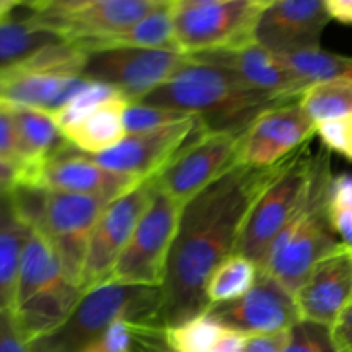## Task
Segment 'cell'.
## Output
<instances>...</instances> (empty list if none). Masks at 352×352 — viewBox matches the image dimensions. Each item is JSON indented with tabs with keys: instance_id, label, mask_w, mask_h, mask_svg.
<instances>
[{
	"instance_id": "cell-6",
	"label": "cell",
	"mask_w": 352,
	"mask_h": 352,
	"mask_svg": "<svg viewBox=\"0 0 352 352\" xmlns=\"http://www.w3.org/2000/svg\"><path fill=\"white\" fill-rule=\"evenodd\" d=\"M162 289L105 284L85 292L64 323L31 344L33 352H78L116 320L158 323Z\"/></svg>"
},
{
	"instance_id": "cell-20",
	"label": "cell",
	"mask_w": 352,
	"mask_h": 352,
	"mask_svg": "<svg viewBox=\"0 0 352 352\" xmlns=\"http://www.w3.org/2000/svg\"><path fill=\"white\" fill-rule=\"evenodd\" d=\"M172 0H116L65 14H34L72 43L98 40L133 26Z\"/></svg>"
},
{
	"instance_id": "cell-12",
	"label": "cell",
	"mask_w": 352,
	"mask_h": 352,
	"mask_svg": "<svg viewBox=\"0 0 352 352\" xmlns=\"http://www.w3.org/2000/svg\"><path fill=\"white\" fill-rule=\"evenodd\" d=\"M157 189L158 175L148 177L107 206L95 226L86 251L79 284L82 294L105 284Z\"/></svg>"
},
{
	"instance_id": "cell-24",
	"label": "cell",
	"mask_w": 352,
	"mask_h": 352,
	"mask_svg": "<svg viewBox=\"0 0 352 352\" xmlns=\"http://www.w3.org/2000/svg\"><path fill=\"white\" fill-rule=\"evenodd\" d=\"M31 227L21 217L12 192L0 196V309L10 311L21 258Z\"/></svg>"
},
{
	"instance_id": "cell-42",
	"label": "cell",
	"mask_w": 352,
	"mask_h": 352,
	"mask_svg": "<svg viewBox=\"0 0 352 352\" xmlns=\"http://www.w3.org/2000/svg\"><path fill=\"white\" fill-rule=\"evenodd\" d=\"M226 2V0H172L174 10H186V9H195V7H205L212 6V3Z\"/></svg>"
},
{
	"instance_id": "cell-13",
	"label": "cell",
	"mask_w": 352,
	"mask_h": 352,
	"mask_svg": "<svg viewBox=\"0 0 352 352\" xmlns=\"http://www.w3.org/2000/svg\"><path fill=\"white\" fill-rule=\"evenodd\" d=\"M140 179L119 174L96 164L91 155L67 146L38 167L19 174V184L55 192L96 196L112 203L136 188Z\"/></svg>"
},
{
	"instance_id": "cell-21",
	"label": "cell",
	"mask_w": 352,
	"mask_h": 352,
	"mask_svg": "<svg viewBox=\"0 0 352 352\" xmlns=\"http://www.w3.org/2000/svg\"><path fill=\"white\" fill-rule=\"evenodd\" d=\"M12 112L19 143V174L38 167L71 146L52 113L21 105H12Z\"/></svg>"
},
{
	"instance_id": "cell-16",
	"label": "cell",
	"mask_w": 352,
	"mask_h": 352,
	"mask_svg": "<svg viewBox=\"0 0 352 352\" xmlns=\"http://www.w3.org/2000/svg\"><path fill=\"white\" fill-rule=\"evenodd\" d=\"M316 124L298 102L261 112L250 124L241 148V164L250 167H272L291 157L313 140Z\"/></svg>"
},
{
	"instance_id": "cell-19",
	"label": "cell",
	"mask_w": 352,
	"mask_h": 352,
	"mask_svg": "<svg viewBox=\"0 0 352 352\" xmlns=\"http://www.w3.org/2000/svg\"><path fill=\"white\" fill-rule=\"evenodd\" d=\"M191 57L229 69L251 88L282 98L299 100L306 89L301 79L284 64V60L261 47L258 41L232 50L205 52Z\"/></svg>"
},
{
	"instance_id": "cell-25",
	"label": "cell",
	"mask_w": 352,
	"mask_h": 352,
	"mask_svg": "<svg viewBox=\"0 0 352 352\" xmlns=\"http://www.w3.org/2000/svg\"><path fill=\"white\" fill-rule=\"evenodd\" d=\"M174 6L165 3L157 10L144 16L133 26L113 33L110 36L98 38V40L79 41L78 45L85 54L93 50H103V48L117 47H136V48H167V50H177L175 41V24H174Z\"/></svg>"
},
{
	"instance_id": "cell-28",
	"label": "cell",
	"mask_w": 352,
	"mask_h": 352,
	"mask_svg": "<svg viewBox=\"0 0 352 352\" xmlns=\"http://www.w3.org/2000/svg\"><path fill=\"white\" fill-rule=\"evenodd\" d=\"M299 105L315 124L352 113V79L315 82L302 91Z\"/></svg>"
},
{
	"instance_id": "cell-26",
	"label": "cell",
	"mask_w": 352,
	"mask_h": 352,
	"mask_svg": "<svg viewBox=\"0 0 352 352\" xmlns=\"http://www.w3.org/2000/svg\"><path fill=\"white\" fill-rule=\"evenodd\" d=\"M165 329L177 352H241L246 337L220 325L206 311L181 325Z\"/></svg>"
},
{
	"instance_id": "cell-3",
	"label": "cell",
	"mask_w": 352,
	"mask_h": 352,
	"mask_svg": "<svg viewBox=\"0 0 352 352\" xmlns=\"http://www.w3.org/2000/svg\"><path fill=\"white\" fill-rule=\"evenodd\" d=\"M332 179L330 151L323 148L316 151L315 175L305 206L274 241L260 268L292 296L318 261L342 248L329 213Z\"/></svg>"
},
{
	"instance_id": "cell-4",
	"label": "cell",
	"mask_w": 352,
	"mask_h": 352,
	"mask_svg": "<svg viewBox=\"0 0 352 352\" xmlns=\"http://www.w3.org/2000/svg\"><path fill=\"white\" fill-rule=\"evenodd\" d=\"M82 292L65 274L54 244L31 229L21 258L10 313L28 344L62 325Z\"/></svg>"
},
{
	"instance_id": "cell-27",
	"label": "cell",
	"mask_w": 352,
	"mask_h": 352,
	"mask_svg": "<svg viewBox=\"0 0 352 352\" xmlns=\"http://www.w3.org/2000/svg\"><path fill=\"white\" fill-rule=\"evenodd\" d=\"M260 275V267L244 254H232L215 268L206 284V301L210 306L234 301L246 294Z\"/></svg>"
},
{
	"instance_id": "cell-29",
	"label": "cell",
	"mask_w": 352,
	"mask_h": 352,
	"mask_svg": "<svg viewBox=\"0 0 352 352\" xmlns=\"http://www.w3.org/2000/svg\"><path fill=\"white\" fill-rule=\"evenodd\" d=\"M116 95H119V91L113 86L100 81H88L62 109H58L52 116H54L55 122L60 127V131H65L69 127L76 126L78 122H81L85 117L95 112L102 103L113 98Z\"/></svg>"
},
{
	"instance_id": "cell-1",
	"label": "cell",
	"mask_w": 352,
	"mask_h": 352,
	"mask_svg": "<svg viewBox=\"0 0 352 352\" xmlns=\"http://www.w3.org/2000/svg\"><path fill=\"white\" fill-rule=\"evenodd\" d=\"M291 157L272 167L236 165L186 203L162 285L158 325H181L210 308V277L222 261L237 253L254 203Z\"/></svg>"
},
{
	"instance_id": "cell-37",
	"label": "cell",
	"mask_w": 352,
	"mask_h": 352,
	"mask_svg": "<svg viewBox=\"0 0 352 352\" xmlns=\"http://www.w3.org/2000/svg\"><path fill=\"white\" fill-rule=\"evenodd\" d=\"M287 332L277 333H258V336L244 337L243 351L241 352H282L284 351Z\"/></svg>"
},
{
	"instance_id": "cell-22",
	"label": "cell",
	"mask_w": 352,
	"mask_h": 352,
	"mask_svg": "<svg viewBox=\"0 0 352 352\" xmlns=\"http://www.w3.org/2000/svg\"><path fill=\"white\" fill-rule=\"evenodd\" d=\"M129 103L120 93L107 100L81 122L62 131L65 140L82 153L98 155L112 150L127 136L124 117Z\"/></svg>"
},
{
	"instance_id": "cell-18",
	"label": "cell",
	"mask_w": 352,
	"mask_h": 352,
	"mask_svg": "<svg viewBox=\"0 0 352 352\" xmlns=\"http://www.w3.org/2000/svg\"><path fill=\"white\" fill-rule=\"evenodd\" d=\"M301 320L332 327L352 302V251L342 246L315 265L294 294Z\"/></svg>"
},
{
	"instance_id": "cell-8",
	"label": "cell",
	"mask_w": 352,
	"mask_h": 352,
	"mask_svg": "<svg viewBox=\"0 0 352 352\" xmlns=\"http://www.w3.org/2000/svg\"><path fill=\"white\" fill-rule=\"evenodd\" d=\"M184 206L158 188L107 282L162 289Z\"/></svg>"
},
{
	"instance_id": "cell-39",
	"label": "cell",
	"mask_w": 352,
	"mask_h": 352,
	"mask_svg": "<svg viewBox=\"0 0 352 352\" xmlns=\"http://www.w3.org/2000/svg\"><path fill=\"white\" fill-rule=\"evenodd\" d=\"M116 2V0H52L47 10L40 14H65V12H74V10L88 9V7L102 6V3Z\"/></svg>"
},
{
	"instance_id": "cell-7",
	"label": "cell",
	"mask_w": 352,
	"mask_h": 352,
	"mask_svg": "<svg viewBox=\"0 0 352 352\" xmlns=\"http://www.w3.org/2000/svg\"><path fill=\"white\" fill-rule=\"evenodd\" d=\"M311 141L292 155L248 217L237 253L253 260L260 268L274 241L298 217L308 199L316 165V151L311 150Z\"/></svg>"
},
{
	"instance_id": "cell-36",
	"label": "cell",
	"mask_w": 352,
	"mask_h": 352,
	"mask_svg": "<svg viewBox=\"0 0 352 352\" xmlns=\"http://www.w3.org/2000/svg\"><path fill=\"white\" fill-rule=\"evenodd\" d=\"M329 213L333 230L342 246L352 251V205H340L329 199Z\"/></svg>"
},
{
	"instance_id": "cell-40",
	"label": "cell",
	"mask_w": 352,
	"mask_h": 352,
	"mask_svg": "<svg viewBox=\"0 0 352 352\" xmlns=\"http://www.w3.org/2000/svg\"><path fill=\"white\" fill-rule=\"evenodd\" d=\"M330 19L352 26V0H325Z\"/></svg>"
},
{
	"instance_id": "cell-11",
	"label": "cell",
	"mask_w": 352,
	"mask_h": 352,
	"mask_svg": "<svg viewBox=\"0 0 352 352\" xmlns=\"http://www.w3.org/2000/svg\"><path fill=\"white\" fill-rule=\"evenodd\" d=\"M188 60L189 55L167 48H103L86 54L81 74L113 86L134 103L168 81Z\"/></svg>"
},
{
	"instance_id": "cell-23",
	"label": "cell",
	"mask_w": 352,
	"mask_h": 352,
	"mask_svg": "<svg viewBox=\"0 0 352 352\" xmlns=\"http://www.w3.org/2000/svg\"><path fill=\"white\" fill-rule=\"evenodd\" d=\"M62 41L67 40L34 14L26 19L3 21L0 23V78Z\"/></svg>"
},
{
	"instance_id": "cell-5",
	"label": "cell",
	"mask_w": 352,
	"mask_h": 352,
	"mask_svg": "<svg viewBox=\"0 0 352 352\" xmlns=\"http://www.w3.org/2000/svg\"><path fill=\"white\" fill-rule=\"evenodd\" d=\"M21 217L57 250L65 274L79 287L89 239L110 201L96 196L17 186L12 191ZM81 289V287H79Z\"/></svg>"
},
{
	"instance_id": "cell-14",
	"label": "cell",
	"mask_w": 352,
	"mask_h": 352,
	"mask_svg": "<svg viewBox=\"0 0 352 352\" xmlns=\"http://www.w3.org/2000/svg\"><path fill=\"white\" fill-rule=\"evenodd\" d=\"M205 129H208L205 122L192 116L157 129L127 134L116 148L91 155V158L109 170L144 181L160 174L179 151Z\"/></svg>"
},
{
	"instance_id": "cell-34",
	"label": "cell",
	"mask_w": 352,
	"mask_h": 352,
	"mask_svg": "<svg viewBox=\"0 0 352 352\" xmlns=\"http://www.w3.org/2000/svg\"><path fill=\"white\" fill-rule=\"evenodd\" d=\"M0 160L21 167L19 143H17V129L14 120L12 105L0 100Z\"/></svg>"
},
{
	"instance_id": "cell-30",
	"label": "cell",
	"mask_w": 352,
	"mask_h": 352,
	"mask_svg": "<svg viewBox=\"0 0 352 352\" xmlns=\"http://www.w3.org/2000/svg\"><path fill=\"white\" fill-rule=\"evenodd\" d=\"M282 352H339L333 342L330 327L299 320L287 332Z\"/></svg>"
},
{
	"instance_id": "cell-41",
	"label": "cell",
	"mask_w": 352,
	"mask_h": 352,
	"mask_svg": "<svg viewBox=\"0 0 352 352\" xmlns=\"http://www.w3.org/2000/svg\"><path fill=\"white\" fill-rule=\"evenodd\" d=\"M19 184V168L9 162L0 160V196L12 192Z\"/></svg>"
},
{
	"instance_id": "cell-15",
	"label": "cell",
	"mask_w": 352,
	"mask_h": 352,
	"mask_svg": "<svg viewBox=\"0 0 352 352\" xmlns=\"http://www.w3.org/2000/svg\"><path fill=\"white\" fill-rule=\"evenodd\" d=\"M206 313L226 329L243 336L285 332L301 320L294 296L263 272L246 294L210 306Z\"/></svg>"
},
{
	"instance_id": "cell-9",
	"label": "cell",
	"mask_w": 352,
	"mask_h": 352,
	"mask_svg": "<svg viewBox=\"0 0 352 352\" xmlns=\"http://www.w3.org/2000/svg\"><path fill=\"white\" fill-rule=\"evenodd\" d=\"M248 127L201 131L158 174V188L175 201L186 205L241 164V148Z\"/></svg>"
},
{
	"instance_id": "cell-2",
	"label": "cell",
	"mask_w": 352,
	"mask_h": 352,
	"mask_svg": "<svg viewBox=\"0 0 352 352\" xmlns=\"http://www.w3.org/2000/svg\"><path fill=\"white\" fill-rule=\"evenodd\" d=\"M298 100L251 88L232 71L210 62L189 60L141 103L198 116L210 131L248 127L261 112Z\"/></svg>"
},
{
	"instance_id": "cell-43",
	"label": "cell",
	"mask_w": 352,
	"mask_h": 352,
	"mask_svg": "<svg viewBox=\"0 0 352 352\" xmlns=\"http://www.w3.org/2000/svg\"><path fill=\"white\" fill-rule=\"evenodd\" d=\"M50 3L52 0H19V6L28 7V9L33 10V14H40L47 10Z\"/></svg>"
},
{
	"instance_id": "cell-17",
	"label": "cell",
	"mask_w": 352,
	"mask_h": 352,
	"mask_svg": "<svg viewBox=\"0 0 352 352\" xmlns=\"http://www.w3.org/2000/svg\"><path fill=\"white\" fill-rule=\"evenodd\" d=\"M330 21L325 0H272L261 12L254 40L275 55L320 48Z\"/></svg>"
},
{
	"instance_id": "cell-31",
	"label": "cell",
	"mask_w": 352,
	"mask_h": 352,
	"mask_svg": "<svg viewBox=\"0 0 352 352\" xmlns=\"http://www.w3.org/2000/svg\"><path fill=\"white\" fill-rule=\"evenodd\" d=\"M188 117L192 116L191 113L179 112V110L164 109V107L134 102L129 103V107H127L124 122H126L127 134H134L143 133V131L157 129V127L167 126V124L172 122H179V120H184L188 119Z\"/></svg>"
},
{
	"instance_id": "cell-44",
	"label": "cell",
	"mask_w": 352,
	"mask_h": 352,
	"mask_svg": "<svg viewBox=\"0 0 352 352\" xmlns=\"http://www.w3.org/2000/svg\"><path fill=\"white\" fill-rule=\"evenodd\" d=\"M19 6V0H0V23L10 19V12Z\"/></svg>"
},
{
	"instance_id": "cell-32",
	"label": "cell",
	"mask_w": 352,
	"mask_h": 352,
	"mask_svg": "<svg viewBox=\"0 0 352 352\" xmlns=\"http://www.w3.org/2000/svg\"><path fill=\"white\" fill-rule=\"evenodd\" d=\"M131 352H177L170 344L167 329L158 323H129Z\"/></svg>"
},
{
	"instance_id": "cell-35",
	"label": "cell",
	"mask_w": 352,
	"mask_h": 352,
	"mask_svg": "<svg viewBox=\"0 0 352 352\" xmlns=\"http://www.w3.org/2000/svg\"><path fill=\"white\" fill-rule=\"evenodd\" d=\"M0 352H33L7 309H0Z\"/></svg>"
},
{
	"instance_id": "cell-33",
	"label": "cell",
	"mask_w": 352,
	"mask_h": 352,
	"mask_svg": "<svg viewBox=\"0 0 352 352\" xmlns=\"http://www.w3.org/2000/svg\"><path fill=\"white\" fill-rule=\"evenodd\" d=\"M316 136L327 150L352 160V113L316 124Z\"/></svg>"
},
{
	"instance_id": "cell-38",
	"label": "cell",
	"mask_w": 352,
	"mask_h": 352,
	"mask_svg": "<svg viewBox=\"0 0 352 352\" xmlns=\"http://www.w3.org/2000/svg\"><path fill=\"white\" fill-rule=\"evenodd\" d=\"M332 337L339 352H352V302L344 309L332 327Z\"/></svg>"
},
{
	"instance_id": "cell-10",
	"label": "cell",
	"mask_w": 352,
	"mask_h": 352,
	"mask_svg": "<svg viewBox=\"0 0 352 352\" xmlns=\"http://www.w3.org/2000/svg\"><path fill=\"white\" fill-rule=\"evenodd\" d=\"M272 0H226L174 10L175 41L186 55L232 50L253 43L261 12Z\"/></svg>"
}]
</instances>
